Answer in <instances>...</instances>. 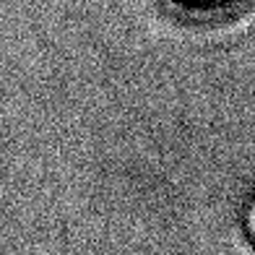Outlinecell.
Wrapping results in <instances>:
<instances>
[{
    "label": "cell",
    "instance_id": "1",
    "mask_svg": "<svg viewBox=\"0 0 255 255\" xmlns=\"http://www.w3.org/2000/svg\"><path fill=\"white\" fill-rule=\"evenodd\" d=\"M182 8H190L195 13L208 16H235L255 8V0H175Z\"/></svg>",
    "mask_w": 255,
    "mask_h": 255
},
{
    "label": "cell",
    "instance_id": "2",
    "mask_svg": "<svg viewBox=\"0 0 255 255\" xmlns=\"http://www.w3.org/2000/svg\"><path fill=\"white\" fill-rule=\"evenodd\" d=\"M245 229H248L250 242L255 245V195L250 198V203H248V208H245Z\"/></svg>",
    "mask_w": 255,
    "mask_h": 255
}]
</instances>
